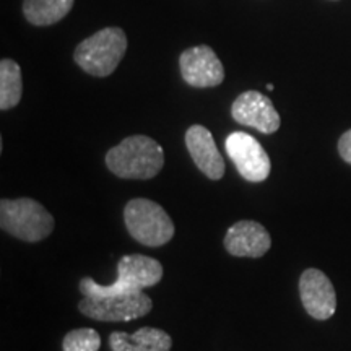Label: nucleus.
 <instances>
[{
    "label": "nucleus",
    "mask_w": 351,
    "mask_h": 351,
    "mask_svg": "<svg viewBox=\"0 0 351 351\" xmlns=\"http://www.w3.org/2000/svg\"><path fill=\"white\" fill-rule=\"evenodd\" d=\"M2 230L26 243H39L54 231V217L41 204L28 197L0 200Z\"/></svg>",
    "instance_id": "nucleus-4"
},
{
    "label": "nucleus",
    "mask_w": 351,
    "mask_h": 351,
    "mask_svg": "<svg viewBox=\"0 0 351 351\" xmlns=\"http://www.w3.org/2000/svg\"><path fill=\"white\" fill-rule=\"evenodd\" d=\"M225 148L236 169L249 182H263L270 176L271 163L257 138L245 132H232L225 140Z\"/></svg>",
    "instance_id": "nucleus-7"
},
{
    "label": "nucleus",
    "mask_w": 351,
    "mask_h": 351,
    "mask_svg": "<svg viewBox=\"0 0 351 351\" xmlns=\"http://www.w3.org/2000/svg\"><path fill=\"white\" fill-rule=\"evenodd\" d=\"M231 116L238 124L252 127L262 134H275L280 129L282 119L269 96L261 91H244L234 99L231 106Z\"/></svg>",
    "instance_id": "nucleus-8"
},
{
    "label": "nucleus",
    "mask_w": 351,
    "mask_h": 351,
    "mask_svg": "<svg viewBox=\"0 0 351 351\" xmlns=\"http://www.w3.org/2000/svg\"><path fill=\"white\" fill-rule=\"evenodd\" d=\"M173 339L161 328L142 327L137 332H112L109 335L111 351H171Z\"/></svg>",
    "instance_id": "nucleus-13"
},
{
    "label": "nucleus",
    "mask_w": 351,
    "mask_h": 351,
    "mask_svg": "<svg viewBox=\"0 0 351 351\" xmlns=\"http://www.w3.org/2000/svg\"><path fill=\"white\" fill-rule=\"evenodd\" d=\"M127 51V36L117 26L99 29L77 46L73 59L78 67L93 77H109Z\"/></svg>",
    "instance_id": "nucleus-3"
},
{
    "label": "nucleus",
    "mask_w": 351,
    "mask_h": 351,
    "mask_svg": "<svg viewBox=\"0 0 351 351\" xmlns=\"http://www.w3.org/2000/svg\"><path fill=\"white\" fill-rule=\"evenodd\" d=\"M274 88H275V86L271 85V83H269V85H267V90H270V91H271V90H274Z\"/></svg>",
    "instance_id": "nucleus-18"
},
{
    "label": "nucleus",
    "mask_w": 351,
    "mask_h": 351,
    "mask_svg": "<svg viewBox=\"0 0 351 351\" xmlns=\"http://www.w3.org/2000/svg\"><path fill=\"white\" fill-rule=\"evenodd\" d=\"M271 247L269 231L261 223L243 219L234 223L225 236V249L234 257L258 258L265 256Z\"/></svg>",
    "instance_id": "nucleus-11"
},
{
    "label": "nucleus",
    "mask_w": 351,
    "mask_h": 351,
    "mask_svg": "<svg viewBox=\"0 0 351 351\" xmlns=\"http://www.w3.org/2000/svg\"><path fill=\"white\" fill-rule=\"evenodd\" d=\"M300 296L306 313L315 320H327L335 314V288L322 270L307 269L302 271L300 278Z\"/></svg>",
    "instance_id": "nucleus-10"
},
{
    "label": "nucleus",
    "mask_w": 351,
    "mask_h": 351,
    "mask_svg": "<svg viewBox=\"0 0 351 351\" xmlns=\"http://www.w3.org/2000/svg\"><path fill=\"white\" fill-rule=\"evenodd\" d=\"M153 301L143 291H125L109 296H83L78 311L101 322H129L150 314Z\"/></svg>",
    "instance_id": "nucleus-6"
},
{
    "label": "nucleus",
    "mask_w": 351,
    "mask_h": 351,
    "mask_svg": "<svg viewBox=\"0 0 351 351\" xmlns=\"http://www.w3.org/2000/svg\"><path fill=\"white\" fill-rule=\"evenodd\" d=\"M75 0H23L25 19L34 26H49L72 10Z\"/></svg>",
    "instance_id": "nucleus-14"
},
{
    "label": "nucleus",
    "mask_w": 351,
    "mask_h": 351,
    "mask_svg": "<svg viewBox=\"0 0 351 351\" xmlns=\"http://www.w3.org/2000/svg\"><path fill=\"white\" fill-rule=\"evenodd\" d=\"M23 93L20 65L12 59L0 62V109L8 111L20 103Z\"/></svg>",
    "instance_id": "nucleus-15"
},
{
    "label": "nucleus",
    "mask_w": 351,
    "mask_h": 351,
    "mask_svg": "<svg viewBox=\"0 0 351 351\" xmlns=\"http://www.w3.org/2000/svg\"><path fill=\"white\" fill-rule=\"evenodd\" d=\"M186 147L197 168L212 181L225 176V160L219 155L215 138L207 127L192 125L186 132Z\"/></svg>",
    "instance_id": "nucleus-12"
},
{
    "label": "nucleus",
    "mask_w": 351,
    "mask_h": 351,
    "mask_svg": "<svg viewBox=\"0 0 351 351\" xmlns=\"http://www.w3.org/2000/svg\"><path fill=\"white\" fill-rule=\"evenodd\" d=\"M179 69L187 85L194 88H212L225 80L221 60L210 46H195L186 49L179 57Z\"/></svg>",
    "instance_id": "nucleus-9"
},
{
    "label": "nucleus",
    "mask_w": 351,
    "mask_h": 351,
    "mask_svg": "<svg viewBox=\"0 0 351 351\" xmlns=\"http://www.w3.org/2000/svg\"><path fill=\"white\" fill-rule=\"evenodd\" d=\"M339 153L345 163L351 165V129L346 130L339 140Z\"/></svg>",
    "instance_id": "nucleus-17"
},
{
    "label": "nucleus",
    "mask_w": 351,
    "mask_h": 351,
    "mask_svg": "<svg viewBox=\"0 0 351 351\" xmlns=\"http://www.w3.org/2000/svg\"><path fill=\"white\" fill-rule=\"evenodd\" d=\"M99 348V333L90 327L70 330L62 340V351H98Z\"/></svg>",
    "instance_id": "nucleus-16"
},
{
    "label": "nucleus",
    "mask_w": 351,
    "mask_h": 351,
    "mask_svg": "<svg viewBox=\"0 0 351 351\" xmlns=\"http://www.w3.org/2000/svg\"><path fill=\"white\" fill-rule=\"evenodd\" d=\"M163 278V265L156 258L130 254L117 263V278L111 285L96 283L91 276H85L80 282L83 296H109L125 291H143L155 287Z\"/></svg>",
    "instance_id": "nucleus-2"
},
{
    "label": "nucleus",
    "mask_w": 351,
    "mask_h": 351,
    "mask_svg": "<svg viewBox=\"0 0 351 351\" xmlns=\"http://www.w3.org/2000/svg\"><path fill=\"white\" fill-rule=\"evenodd\" d=\"M106 166L121 179L148 181L163 169V147L147 135H132L108 152Z\"/></svg>",
    "instance_id": "nucleus-1"
},
{
    "label": "nucleus",
    "mask_w": 351,
    "mask_h": 351,
    "mask_svg": "<svg viewBox=\"0 0 351 351\" xmlns=\"http://www.w3.org/2000/svg\"><path fill=\"white\" fill-rule=\"evenodd\" d=\"M129 234L147 247H161L174 236V223L160 204L150 199H132L124 208Z\"/></svg>",
    "instance_id": "nucleus-5"
}]
</instances>
